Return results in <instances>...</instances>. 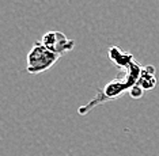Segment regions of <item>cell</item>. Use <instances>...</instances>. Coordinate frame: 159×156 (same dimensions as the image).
Returning <instances> with one entry per match:
<instances>
[{"label": "cell", "mask_w": 159, "mask_h": 156, "mask_svg": "<svg viewBox=\"0 0 159 156\" xmlns=\"http://www.w3.org/2000/svg\"><path fill=\"white\" fill-rule=\"evenodd\" d=\"M133 86L126 80L125 76H121V78H117V79H114V80L106 83L102 88L97 90L95 96H94L90 102H87L86 105H82V106L78 109L79 115H86L97 106H101V105H103L106 102H111V100L120 99Z\"/></svg>", "instance_id": "cell-1"}, {"label": "cell", "mask_w": 159, "mask_h": 156, "mask_svg": "<svg viewBox=\"0 0 159 156\" xmlns=\"http://www.w3.org/2000/svg\"><path fill=\"white\" fill-rule=\"evenodd\" d=\"M60 56L52 53L48 48H45L41 41L35 42L33 48L27 54L26 60V71L31 75H38L42 72H46L48 69L55 65L59 61Z\"/></svg>", "instance_id": "cell-2"}, {"label": "cell", "mask_w": 159, "mask_h": 156, "mask_svg": "<svg viewBox=\"0 0 159 156\" xmlns=\"http://www.w3.org/2000/svg\"><path fill=\"white\" fill-rule=\"evenodd\" d=\"M41 42L44 43L45 48H48L52 53L57 56H63L68 52H71L75 46V42L70 39L64 33L57 31V30H50L45 33L41 38Z\"/></svg>", "instance_id": "cell-3"}, {"label": "cell", "mask_w": 159, "mask_h": 156, "mask_svg": "<svg viewBox=\"0 0 159 156\" xmlns=\"http://www.w3.org/2000/svg\"><path fill=\"white\" fill-rule=\"evenodd\" d=\"M107 57H109V60L118 69H122V71H126L133 64V61H135V56L132 53L124 52L118 46H110L107 49Z\"/></svg>", "instance_id": "cell-4"}, {"label": "cell", "mask_w": 159, "mask_h": 156, "mask_svg": "<svg viewBox=\"0 0 159 156\" xmlns=\"http://www.w3.org/2000/svg\"><path fill=\"white\" fill-rule=\"evenodd\" d=\"M155 71L157 69H155L154 65H146V67H143L137 84L142 87L144 91H150V90H154L157 87L158 80H157V72Z\"/></svg>", "instance_id": "cell-5"}, {"label": "cell", "mask_w": 159, "mask_h": 156, "mask_svg": "<svg viewBox=\"0 0 159 156\" xmlns=\"http://www.w3.org/2000/svg\"><path fill=\"white\" fill-rule=\"evenodd\" d=\"M128 92L132 99H140V98H143V95H144V90L139 84H135Z\"/></svg>", "instance_id": "cell-6"}]
</instances>
